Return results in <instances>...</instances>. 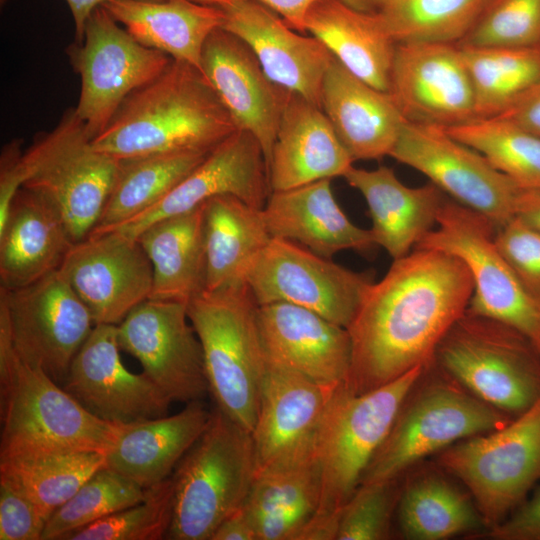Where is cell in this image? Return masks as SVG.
I'll return each mask as SVG.
<instances>
[{"label":"cell","mask_w":540,"mask_h":540,"mask_svg":"<svg viewBox=\"0 0 540 540\" xmlns=\"http://www.w3.org/2000/svg\"><path fill=\"white\" fill-rule=\"evenodd\" d=\"M472 294L467 267L449 253L414 248L393 260L368 288L347 327L352 350L345 386L365 393L417 366H431Z\"/></svg>","instance_id":"1"},{"label":"cell","mask_w":540,"mask_h":540,"mask_svg":"<svg viewBox=\"0 0 540 540\" xmlns=\"http://www.w3.org/2000/svg\"><path fill=\"white\" fill-rule=\"evenodd\" d=\"M237 130L207 77L173 60L130 94L92 140L116 159L161 153H210Z\"/></svg>","instance_id":"2"},{"label":"cell","mask_w":540,"mask_h":540,"mask_svg":"<svg viewBox=\"0 0 540 540\" xmlns=\"http://www.w3.org/2000/svg\"><path fill=\"white\" fill-rule=\"evenodd\" d=\"M0 454L70 449L106 454L121 424L84 408L41 367L23 359L0 327Z\"/></svg>","instance_id":"3"},{"label":"cell","mask_w":540,"mask_h":540,"mask_svg":"<svg viewBox=\"0 0 540 540\" xmlns=\"http://www.w3.org/2000/svg\"><path fill=\"white\" fill-rule=\"evenodd\" d=\"M258 307L247 282L204 290L187 303L216 407L250 433L267 367Z\"/></svg>","instance_id":"4"},{"label":"cell","mask_w":540,"mask_h":540,"mask_svg":"<svg viewBox=\"0 0 540 540\" xmlns=\"http://www.w3.org/2000/svg\"><path fill=\"white\" fill-rule=\"evenodd\" d=\"M426 369L417 366L365 393H353L345 383L334 388L316 438L320 500L312 518L339 522L343 506L360 485L402 404Z\"/></svg>","instance_id":"5"},{"label":"cell","mask_w":540,"mask_h":540,"mask_svg":"<svg viewBox=\"0 0 540 540\" xmlns=\"http://www.w3.org/2000/svg\"><path fill=\"white\" fill-rule=\"evenodd\" d=\"M255 476L251 433L216 407L174 469L166 539L211 540L218 526L244 505Z\"/></svg>","instance_id":"6"},{"label":"cell","mask_w":540,"mask_h":540,"mask_svg":"<svg viewBox=\"0 0 540 540\" xmlns=\"http://www.w3.org/2000/svg\"><path fill=\"white\" fill-rule=\"evenodd\" d=\"M433 363L509 416H518L540 398V351L496 319L466 310L440 341Z\"/></svg>","instance_id":"7"},{"label":"cell","mask_w":540,"mask_h":540,"mask_svg":"<svg viewBox=\"0 0 540 540\" xmlns=\"http://www.w3.org/2000/svg\"><path fill=\"white\" fill-rule=\"evenodd\" d=\"M23 188L50 203L73 243L97 226L111 192L119 159L98 151L70 108L49 132L23 152Z\"/></svg>","instance_id":"8"},{"label":"cell","mask_w":540,"mask_h":540,"mask_svg":"<svg viewBox=\"0 0 540 540\" xmlns=\"http://www.w3.org/2000/svg\"><path fill=\"white\" fill-rule=\"evenodd\" d=\"M442 373L416 392L412 389L360 484L396 480L422 458L512 419Z\"/></svg>","instance_id":"9"},{"label":"cell","mask_w":540,"mask_h":540,"mask_svg":"<svg viewBox=\"0 0 540 540\" xmlns=\"http://www.w3.org/2000/svg\"><path fill=\"white\" fill-rule=\"evenodd\" d=\"M437 462L468 488L485 527L499 525L540 479V398L503 427L445 448Z\"/></svg>","instance_id":"10"},{"label":"cell","mask_w":540,"mask_h":540,"mask_svg":"<svg viewBox=\"0 0 540 540\" xmlns=\"http://www.w3.org/2000/svg\"><path fill=\"white\" fill-rule=\"evenodd\" d=\"M496 228L481 213L445 199L435 227L415 248L440 250L460 259L473 281L467 311L517 329L540 351V305L527 294L500 252Z\"/></svg>","instance_id":"11"},{"label":"cell","mask_w":540,"mask_h":540,"mask_svg":"<svg viewBox=\"0 0 540 540\" xmlns=\"http://www.w3.org/2000/svg\"><path fill=\"white\" fill-rule=\"evenodd\" d=\"M81 89L75 112L93 140L124 100L157 78L172 58L139 43L101 5L89 16L81 43L67 50Z\"/></svg>","instance_id":"12"},{"label":"cell","mask_w":540,"mask_h":540,"mask_svg":"<svg viewBox=\"0 0 540 540\" xmlns=\"http://www.w3.org/2000/svg\"><path fill=\"white\" fill-rule=\"evenodd\" d=\"M94 326L59 269L20 288H0V327L23 359L56 382L64 381Z\"/></svg>","instance_id":"13"},{"label":"cell","mask_w":540,"mask_h":540,"mask_svg":"<svg viewBox=\"0 0 540 540\" xmlns=\"http://www.w3.org/2000/svg\"><path fill=\"white\" fill-rule=\"evenodd\" d=\"M374 271H354L280 238H271L246 275L258 305L294 304L347 328Z\"/></svg>","instance_id":"14"},{"label":"cell","mask_w":540,"mask_h":540,"mask_svg":"<svg viewBox=\"0 0 540 540\" xmlns=\"http://www.w3.org/2000/svg\"><path fill=\"white\" fill-rule=\"evenodd\" d=\"M428 177L452 200L500 227L516 215L521 189L443 127L405 122L390 155Z\"/></svg>","instance_id":"15"},{"label":"cell","mask_w":540,"mask_h":540,"mask_svg":"<svg viewBox=\"0 0 540 540\" xmlns=\"http://www.w3.org/2000/svg\"><path fill=\"white\" fill-rule=\"evenodd\" d=\"M121 350L171 402L189 403L209 392L202 347L187 304L147 299L117 325Z\"/></svg>","instance_id":"16"},{"label":"cell","mask_w":540,"mask_h":540,"mask_svg":"<svg viewBox=\"0 0 540 540\" xmlns=\"http://www.w3.org/2000/svg\"><path fill=\"white\" fill-rule=\"evenodd\" d=\"M94 324L118 325L150 298L152 264L137 239L117 230L89 234L71 245L59 268Z\"/></svg>","instance_id":"17"},{"label":"cell","mask_w":540,"mask_h":540,"mask_svg":"<svg viewBox=\"0 0 540 540\" xmlns=\"http://www.w3.org/2000/svg\"><path fill=\"white\" fill-rule=\"evenodd\" d=\"M389 93L407 122L449 128L476 119L459 44L397 43Z\"/></svg>","instance_id":"18"},{"label":"cell","mask_w":540,"mask_h":540,"mask_svg":"<svg viewBox=\"0 0 540 540\" xmlns=\"http://www.w3.org/2000/svg\"><path fill=\"white\" fill-rule=\"evenodd\" d=\"M335 387L267 361L251 431L256 473L314 458L319 426Z\"/></svg>","instance_id":"19"},{"label":"cell","mask_w":540,"mask_h":540,"mask_svg":"<svg viewBox=\"0 0 540 540\" xmlns=\"http://www.w3.org/2000/svg\"><path fill=\"white\" fill-rule=\"evenodd\" d=\"M117 325L96 324L73 358L63 388L95 416L118 424L167 415L172 403L120 358Z\"/></svg>","instance_id":"20"},{"label":"cell","mask_w":540,"mask_h":540,"mask_svg":"<svg viewBox=\"0 0 540 540\" xmlns=\"http://www.w3.org/2000/svg\"><path fill=\"white\" fill-rule=\"evenodd\" d=\"M270 193L260 143L251 133L237 129L158 203L120 225L91 233L117 230L136 239L150 224L192 211L213 197L232 195L263 208Z\"/></svg>","instance_id":"21"},{"label":"cell","mask_w":540,"mask_h":540,"mask_svg":"<svg viewBox=\"0 0 540 540\" xmlns=\"http://www.w3.org/2000/svg\"><path fill=\"white\" fill-rule=\"evenodd\" d=\"M201 71L236 128L258 140L268 169L288 91L268 78L241 38L222 27L203 46Z\"/></svg>","instance_id":"22"},{"label":"cell","mask_w":540,"mask_h":540,"mask_svg":"<svg viewBox=\"0 0 540 540\" xmlns=\"http://www.w3.org/2000/svg\"><path fill=\"white\" fill-rule=\"evenodd\" d=\"M222 9V28L251 48L272 82L320 106L322 82L334 58L322 42L301 35L256 0H235Z\"/></svg>","instance_id":"23"},{"label":"cell","mask_w":540,"mask_h":540,"mask_svg":"<svg viewBox=\"0 0 540 540\" xmlns=\"http://www.w3.org/2000/svg\"><path fill=\"white\" fill-rule=\"evenodd\" d=\"M258 325L268 362L324 386L345 383L352 350L347 328L285 302L259 305Z\"/></svg>","instance_id":"24"},{"label":"cell","mask_w":540,"mask_h":540,"mask_svg":"<svg viewBox=\"0 0 540 540\" xmlns=\"http://www.w3.org/2000/svg\"><path fill=\"white\" fill-rule=\"evenodd\" d=\"M353 162L321 107L288 91L268 163L271 191L343 177Z\"/></svg>","instance_id":"25"},{"label":"cell","mask_w":540,"mask_h":540,"mask_svg":"<svg viewBox=\"0 0 540 540\" xmlns=\"http://www.w3.org/2000/svg\"><path fill=\"white\" fill-rule=\"evenodd\" d=\"M320 107L353 161L389 156L406 122L389 92L367 84L335 58L322 82Z\"/></svg>","instance_id":"26"},{"label":"cell","mask_w":540,"mask_h":540,"mask_svg":"<svg viewBox=\"0 0 540 540\" xmlns=\"http://www.w3.org/2000/svg\"><path fill=\"white\" fill-rule=\"evenodd\" d=\"M263 215L272 238L295 242L325 258L343 250L368 252L376 247L370 229L353 224L340 208L331 179L271 191Z\"/></svg>","instance_id":"27"},{"label":"cell","mask_w":540,"mask_h":540,"mask_svg":"<svg viewBox=\"0 0 540 540\" xmlns=\"http://www.w3.org/2000/svg\"><path fill=\"white\" fill-rule=\"evenodd\" d=\"M364 197L376 246L399 259L431 231L446 197L434 184L408 187L387 166L373 170L352 166L343 176Z\"/></svg>","instance_id":"28"},{"label":"cell","mask_w":540,"mask_h":540,"mask_svg":"<svg viewBox=\"0 0 540 540\" xmlns=\"http://www.w3.org/2000/svg\"><path fill=\"white\" fill-rule=\"evenodd\" d=\"M211 414L201 400H195L171 416L121 424L106 453V467L143 488L164 481L204 432Z\"/></svg>","instance_id":"29"},{"label":"cell","mask_w":540,"mask_h":540,"mask_svg":"<svg viewBox=\"0 0 540 540\" xmlns=\"http://www.w3.org/2000/svg\"><path fill=\"white\" fill-rule=\"evenodd\" d=\"M72 244L55 208L22 187L0 227V288H20L58 270Z\"/></svg>","instance_id":"30"},{"label":"cell","mask_w":540,"mask_h":540,"mask_svg":"<svg viewBox=\"0 0 540 540\" xmlns=\"http://www.w3.org/2000/svg\"><path fill=\"white\" fill-rule=\"evenodd\" d=\"M102 6L142 45L200 70L203 46L225 20L221 7L194 0H108Z\"/></svg>","instance_id":"31"},{"label":"cell","mask_w":540,"mask_h":540,"mask_svg":"<svg viewBox=\"0 0 540 540\" xmlns=\"http://www.w3.org/2000/svg\"><path fill=\"white\" fill-rule=\"evenodd\" d=\"M305 29L348 71L389 92L396 43L375 12L355 9L342 0H320L309 10Z\"/></svg>","instance_id":"32"},{"label":"cell","mask_w":540,"mask_h":540,"mask_svg":"<svg viewBox=\"0 0 540 540\" xmlns=\"http://www.w3.org/2000/svg\"><path fill=\"white\" fill-rule=\"evenodd\" d=\"M136 239L153 268L149 299L187 304L206 289L203 204L150 224Z\"/></svg>","instance_id":"33"},{"label":"cell","mask_w":540,"mask_h":540,"mask_svg":"<svg viewBox=\"0 0 540 540\" xmlns=\"http://www.w3.org/2000/svg\"><path fill=\"white\" fill-rule=\"evenodd\" d=\"M203 233L208 291L246 282L249 268L272 238L263 208L232 195L203 204Z\"/></svg>","instance_id":"34"},{"label":"cell","mask_w":540,"mask_h":540,"mask_svg":"<svg viewBox=\"0 0 540 540\" xmlns=\"http://www.w3.org/2000/svg\"><path fill=\"white\" fill-rule=\"evenodd\" d=\"M320 500L319 469L305 463L257 472L243 505L257 540H295L316 513Z\"/></svg>","instance_id":"35"},{"label":"cell","mask_w":540,"mask_h":540,"mask_svg":"<svg viewBox=\"0 0 540 540\" xmlns=\"http://www.w3.org/2000/svg\"><path fill=\"white\" fill-rule=\"evenodd\" d=\"M106 454L70 449H25L0 454V477L21 489L47 517L98 470Z\"/></svg>","instance_id":"36"},{"label":"cell","mask_w":540,"mask_h":540,"mask_svg":"<svg viewBox=\"0 0 540 540\" xmlns=\"http://www.w3.org/2000/svg\"><path fill=\"white\" fill-rule=\"evenodd\" d=\"M208 154L161 153L120 159L111 192L92 231L115 227L152 207Z\"/></svg>","instance_id":"37"},{"label":"cell","mask_w":540,"mask_h":540,"mask_svg":"<svg viewBox=\"0 0 540 540\" xmlns=\"http://www.w3.org/2000/svg\"><path fill=\"white\" fill-rule=\"evenodd\" d=\"M459 46L471 80L476 118L502 115L540 80V45Z\"/></svg>","instance_id":"38"},{"label":"cell","mask_w":540,"mask_h":540,"mask_svg":"<svg viewBox=\"0 0 540 540\" xmlns=\"http://www.w3.org/2000/svg\"><path fill=\"white\" fill-rule=\"evenodd\" d=\"M401 532L411 540H443L485 526L461 491L437 475L408 484L398 500Z\"/></svg>","instance_id":"39"},{"label":"cell","mask_w":540,"mask_h":540,"mask_svg":"<svg viewBox=\"0 0 540 540\" xmlns=\"http://www.w3.org/2000/svg\"><path fill=\"white\" fill-rule=\"evenodd\" d=\"M490 0H386L375 12L397 43L459 44Z\"/></svg>","instance_id":"40"},{"label":"cell","mask_w":540,"mask_h":540,"mask_svg":"<svg viewBox=\"0 0 540 540\" xmlns=\"http://www.w3.org/2000/svg\"><path fill=\"white\" fill-rule=\"evenodd\" d=\"M445 129L482 154L520 189H540V136L498 116Z\"/></svg>","instance_id":"41"},{"label":"cell","mask_w":540,"mask_h":540,"mask_svg":"<svg viewBox=\"0 0 540 540\" xmlns=\"http://www.w3.org/2000/svg\"><path fill=\"white\" fill-rule=\"evenodd\" d=\"M146 495L147 488L104 467L50 516L42 540H65L71 533L141 502Z\"/></svg>","instance_id":"42"},{"label":"cell","mask_w":540,"mask_h":540,"mask_svg":"<svg viewBox=\"0 0 540 540\" xmlns=\"http://www.w3.org/2000/svg\"><path fill=\"white\" fill-rule=\"evenodd\" d=\"M171 478L147 488L141 502L68 535L65 540H160L167 536L173 511Z\"/></svg>","instance_id":"43"},{"label":"cell","mask_w":540,"mask_h":540,"mask_svg":"<svg viewBox=\"0 0 540 540\" xmlns=\"http://www.w3.org/2000/svg\"><path fill=\"white\" fill-rule=\"evenodd\" d=\"M467 46L540 45V0H490L459 43Z\"/></svg>","instance_id":"44"},{"label":"cell","mask_w":540,"mask_h":540,"mask_svg":"<svg viewBox=\"0 0 540 540\" xmlns=\"http://www.w3.org/2000/svg\"><path fill=\"white\" fill-rule=\"evenodd\" d=\"M397 480L363 483L343 506L336 540H385L400 497Z\"/></svg>","instance_id":"45"},{"label":"cell","mask_w":540,"mask_h":540,"mask_svg":"<svg viewBox=\"0 0 540 540\" xmlns=\"http://www.w3.org/2000/svg\"><path fill=\"white\" fill-rule=\"evenodd\" d=\"M495 241L524 290L540 305V230L515 215L496 228Z\"/></svg>","instance_id":"46"},{"label":"cell","mask_w":540,"mask_h":540,"mask_svg":"<svg viewBox=\"0 0 540 540\" xmlns=\"http://www.w3.org/2000/svg\"><path fill=\"white\" fill-rule=\"evenodd\" d=\"M47 521L21 489L0 477V540H42Z\"/></svg>","instance_id":"47"},{"label":"cell","mask_w":540,"mask_h":540,"mask_svg":"<svg viewBox=\"0 0 540 540\" xmlns=\"http://www.w3.org/2000/svg\"><path fill=\"white\" fill-rule=\"evenodd\" d=\"M487 535L494 540H540V489Z\"/></svg>","instance_id":"48"},{"label":"cell","mask_w":540,"mask_h":540,"mask_svg":"<svg viewBox=\"0 0 540 540\" xmlns=\"http://www.w3.org/2000/svg\"><path fill=\"white\" fill-rule=\"evenodd\" d=\"M21 141L8 143L0 159V227L4 225L11 204L24 183Z\"/></svg>","instance_id":"49"},{"label":"cell","mask_w":540,"mask_h":540,"mask_svg":"<svg viewBox=\"0 0 540 540\" xmlns=\"http://www.w3.org/2000/svg\"><path fill=\"white\" fill-rule=\"evenodd\" d=\"M498 117L506 118L540 136V80L511 108Z\"/></svg>","instance_id":"50"},{"label":"cell","mask_w":540,"mask_h":540,"mask_svg":"<svg viewBox=\"0 0 540 540\" xmlns=\"http://www.w3.org/2000/svg\"><path fill=\"white\" fill-rule=\"evenodd\" d=\"M277 15L291 28L304 33L305 21L309 10L320 0H256Z\"/></svg>","instance_id":"51"},{"label":"cell","mask_w":540,"mask_h":540,"mask_svg":"<svg viewBox=\"0 0 540 540\" xmlns=\"http://www.w3.org/2000/svg\"><path fill=\"white\" fill-rule=\"evenodd\" d=\"M211 540H257L253 524L243 506L218 526Z\"/></svg>","instance_id":"52"},{"label":"cell","mask_w":540,"mask_h":540,"mask_svg":"<svg viewBox=\"0 0 540 540\" xmlns=\"http://www.w3.org/2000/svg\"><path fill=\"white\" fill-rule=\"evenodd\" d=\"M516 216L540 230V189H521L516 203Z\"/></svg>","instance_id":"53"},{"label":"cell","mask_w":540,"mask_h":540,"mask_svg":"<svg viewBox=\"0 0 540 540\" xmlns=\"http://www.w3.org/2000/svg\"><path fill=\"white\" fill-rule=\"evenodd\" d=\"M108 0H66L71 10L74 27V43H81L84 37L85 25L91 13Z\"/></svg>","instance_id":"54"},{"label":"cell","mask_w":540,"mask_h":540,"mask_svg":"<svg viewBox=\"0 0 540 540\" xmlns=\"http://www.w3.org/2000/svg\"><path fill=\"white\" fill-rule=\"evenodd\" d=\"M351 7L365 11L376 12L386 0H342Z\"/></svg>","instance_id":"55"},{"label":"cell","mask_w":540,"mask_h":540,"mask_svg":"<svg viewBox=\"0 0 540 540\" xmlns=\"http://www.w3.org/2000/svg\"><path fill=\"white\" fill-rule=\"evenodd\" d=\"M194 1L223 8L232 4L235 0H194Z\"/></svg>","instance_id":"56"}]
</instances>
